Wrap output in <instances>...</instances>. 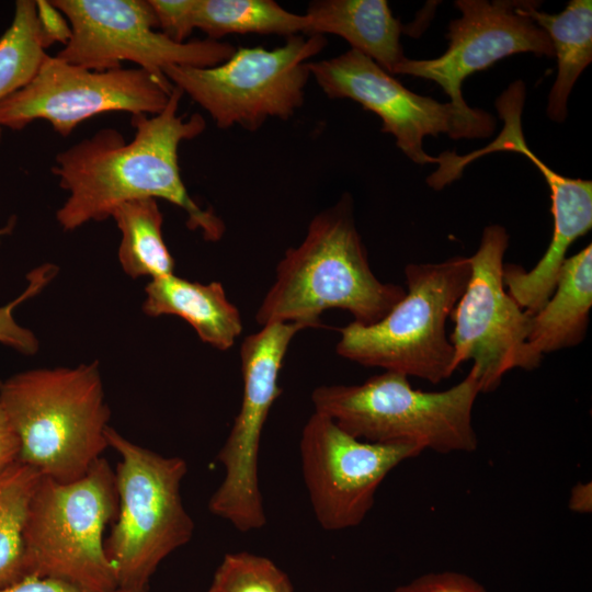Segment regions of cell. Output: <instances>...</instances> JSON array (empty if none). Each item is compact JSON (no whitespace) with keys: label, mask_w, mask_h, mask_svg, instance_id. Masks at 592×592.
<instances>
[{"label":"cell","mask_w":592,"mask_h":592,"mask_svg":"<svg viewBox=\"0 0 592 592\" xmlns=\"http://www.w3.org/2000/svg\"><path fill=\"white\" fill-rule=\"evenodd\" d=\"M105 435L121 458L114 470L118 510L105 553L118 591L148 592L159 565L194 533L181 494L187 464L143 447L112 426Z\"/></svg>","instance_id":"obj_5"},{"label":"cell","mask_w":592,"mask_h":592,"mask_svg":"<svg viewBox=\"0 0 592 592\" xmlns=\"http://www.w3.org/2000/svg\"><path fill=\"white\" fill-rule=\"evenodd\" d=\"M471 274L467 257L405 267L403 298L379 321H352L340 328L337 353L367 367H379L432 384L457 369L446 321Z\"/></svg>","instance_id":"obj_7"},{"label":"cell","mask_w":592,"mask_h":592,"mask_svg":"<svg viewBox=\"0 0 592 592\" xmlns=\"http://www.w3.org/2000/svg\"><path fill=\"white\" fill-rule=\"evenodd\" d=\"M305 14L306 35H338L391 75L406 58L400 45L403 25L385 0H317Z\"/></svg>","instance_id":"obj_16"},{"label":"cell","mask_w":592,"mask_h":592,"mask_svg":"<svg viewBox=\"0 0 592 592\" xmlns=\"http://www.w3.org/2000/svg\"><path fill=\"white\" fill-rule=\"evenodd\" d=\"M191 25L219 41L229 34L294 36L307 34L306 14L285 10L273 0H191Z\"/></svg>","instance_id":"obj_20"},{"label":"cell","mask_w":592,"mask_h":592,"mask_svg":"<svg viewBox=\"0 0 592 592\" xmlns=\"http://www.w3.org/2000/svg\"><path fill=\"white\" fill-rule=\"evenodd\" d=\"M111 217L122 235L117 255L128 276L152 280L174 273V260L162 236L163 216L157 200L123 203Z\"/></svg>","instance_id":"obj_21"},{"label":"cell","mask_w":592,"mask_h":592,"mask_svg":"<svg viewBox=\"0 0 592 592\" xmlns=\"http://www.w3.org/2000/svg\"><path fill=\"white\" fill-rule=\"evenodd\" d=\"M57 267L46 263L27 274L26 288L12 301L0 306V343L14 351L30 356L39 349V342L35 334L27 328L22 327L14 318L15 308L27 299L39 294L53 280Z\"/></svg>","instance_id":"obj_25"},{"label":"cell","mask_w":592,"mask_h":592,"mask_svg":"<svg viewBox=\"0 0 592 592\" xmlns=\"http://www.w3.org/2000/svg\"><path fill=\"white\" fill-rule=\"evenodd\" d=\"M322 35H294L277 47H238L216 66L172 65L164 77L205 110L218 128L259 129L269 118L288 119L305 101L310 59Z\"/></svg>","instance_id":"obj_8"},{"label":"cell","mask_w":592,"mask_h":592,"mask_svg":"<svg viewBox=\"0 0 592 592\" xmlns=\"http://www.w3.org/2000/svg\"><path fill=\"white\" fill-rule=\"evenodd\" d=\"M117 510L114 469L103 457L71 482L42 476L24 526L26 577L62 581L86 592L117 591L103 539Z\"/></svg>","instance_id":"obj_6"},{"label":"cell","mask_w":592,"mask_h":592,"mask_svg":"<svg viewBox=\"0 0 592 592\" xmlns=\"http://www.w3.org/2000/svg\"><path fill=\"white\" fill-rule=\"evenodd\" d=\"M299 451L312 511L326 531L361 524L386 476L423 452L410 444L358 440L316 411L303 428Z\"/></svg>","instance_id":"obj_14"},{"label":"cell","mask_w":592,"mask_h":592,"mask_svg":"<svg viewBox=\"0 0 592 592\" xmlns=\"http://www.w3.org/2000/svg\"><path fill=\"white\" fill-rule=\"evenodd\" d=\"M592 307V244L567 258L546 304L532 314L527 350L534 365L544 354L579 345Z\"/></svg>","instance_id":"obj_18"},{"label":"cell","mask_w":592,"mask_h":592,"mask_svg":"<svg viewBox=\"0 0 592 592\" xmlns=\"http://www.w3.org/2000/svg\"><path fill=\"white\" fill-rule=\"evenodd\" d=\"M0 406L19 460L56 481L80 479L109 447L111 410L98 362L18 373L1 383Z\"/></svg>","instance_id":"obj_3"},{"label":"cell","mask_w":592,"mask_h":592,"mask_svg":"<svg viewBox=\"0 0 592 592\" xmlns=\"http://www.w3.org/2000/svg\"><path fill=\"white\" fill-rule=\"evenodd\" d=\"M394 592H488L474 578L457 571L431 572L409 583L399 585Z\"/></svg>","instance_id":"obj_26"},{"label":"cell","mask_w":592,"mask_h":592,"mask_svg":"<svg viewBox=\"0 0 592 592\" xmlns=\"http://www.w3.org/2000/svg\"><path fill=\"white\" fill-rule=\"evenodd\" d=\"M172 90L166 77L140 68L98 71L47 55L33 79L0 103V127L20 130L43 119L68 137L98 114H158Z\"/></svg>","instance_id":"obj_11"},{"label":"cell","mask_w":592,"mask_h":592,"mask_svg":"<svg viewBox=\"0 0 592 592\" xmlns=\"http://www.w3.org/2000/svg\"><path fill=\"white\" fill-rule=\"evenodd\" d=\"M50 46L39 23L36 1L18 0L11 24L0 37V103L33 79Z\"/></svg>","instance_id":"obj_23"},{"label":"cell","mask_w":592,"mask_h":592,"mask_svg":"<svg viewBox=\"0 0 592 592\" xmlns=\"http://www.w3.org/2000/svg\"><path fill=\"white\" fill-rule=\"evenodd\" d=\"M20 443L0 406V470L19 459Z\"/></svg>","instance_id":"obj_30"},{"label":"cell","mask_w":592,"mask_h":592,"mask_svg":"<svg viewBox=\"0 0 592 592\" xmlns=\"http://www.w3.org/2000/svg\"><path fill=\"white\" fill-rule=\"evenodd\" d=\"M538 3L526 0L523 10L550 38L558 73L549 93L547 114L553 121L563 122L568 96L592 60V2L571 0L563 11L555 14L539 11Z\"/></svg>","instance_id":"obj_19"},{"label":"cell","mask_w":592,"mask_h":592,"mask_svg":"<svg viewBox=\"0 0 592 592\" xmlns=\"http://www.w3.org/2000/svg\"><path fill=\"white\" fill-rule=\"evenodd\" d=\"M166 35L178 43L187 42L193 32L190 12L191 0H148Z\"/></svg>","instance_id":"obj_27"},{"label":"cell","mask_w":592,"mask_h":592,"mask_svg":"<svg viewBox=\"0 0 592 592\" xmlns=\"http://www.w3.org/2000/svg\"><path fill=\"white\" fill-rule=\"evenodd\" d=\"M37 14L42 30L50 45L54 43L66 44L71 34L68 21L50 1L37 0Z\"/></svg>","instance_id":"obj_28"},{"label":"cell","mask_w":592,"mask_h":592,"mask_svg":"<svg viewBox=\"0 0 592 592\" xmlns=\"http://www.w3.org/2000/svg\"><path fill=\"white\" fill-rule=\"evenodd\" d=\"M569 509L577 513H590L592 510L591 482H578L570 491Z\"/></svg>","instance_id":"obj_31"},{"label":"cell","mask_w":592,"mask_h":592,"mask_svg":"<svg viewBox=\"0 0 592 592\" xmlns=\"http://www.w3.org/2000/svg\"><path fill=\"white\" fill-rule=\"evenodd\" d=\"M206 592H294V587L272 559L236 551L224 556Z\"/></svg>","instance_id":"obj_24"},{"label":"cell","mask_w":592,"mask_h":592,"mask_svg":"<svg viewBox=\"0 0 592 592\" xmlns=\"http://www.w3.org/2000/svg\"><path fill=\"white\" fill-rule=\"evenodd\" d=\"M182 95L173 87L161 112L132 116L135 134L128 143L117 129L105 127L56 155L52 172L68 193L56 213L65 231L104 220L123 203L162 198L183 209L187 227L205 240L224 236V221L191 197L181 177L180 144L206 128L198 113L178 115Z\"/></svg>","instance_id":"obj_1"},{"label":"cell","mask_w":592,"mask_h":592,"mask_svg":"<svg viewBox=\"0 0 592 592\" xmlns=\"http://www.w3.org/2000/svg\"><path fill=\"white\" fill-rule=\"evenodd\" d=\"M525 1L457 0L459 19L448 25L446 52L433 59L405 58L394 75H408L436 82L462 113L476 114L462 94V83L471 73L519 53L554 57L548 34L523 10Z\"/></svg>","instance_id":"obj_15"},{"label":"cell","mask_w":592,"mask_h":592,"mask_svg":"<svg viewBox=\"0 0 592 592\" xmlns=\"http://www.w3.org/2000/svg\"><path fill=\"white\" fill-rule=\"evenodd\" d=\"M309 69L328 98L350 99L375 113L383 122L382 130L392 135L397 147L419 164L437 162L436 157L423 150L428 135L481 138L494 130L496 121L486 111L469 115L451 102L417 94L369 57L351 48L329 59L310 61Z\"/></svg>","instance_id":"obj_13"},{"label":"cell","mask_w":592,"mask_h":592,"mask_svg":"<svg viewBox=\"0 0 592 592\" xmlns=\"http://www.w3.org/2000/svg\"><path fill=\"white\" fill-rule=\"evenodd\" d=\"M405 295L402 286L384 283L373 273L346 194L317 214L303 241L285 251L255 319L261 327L296 322L317 328L321 314L340 308L354 322L372 325Z\"/></svg>","instance_id":"obj_2"},{"label":"cell","mask_w":592,"mask_h":592,"mask_svg":"<svg viewBox=\"0 0 592 592\" xmlns=\"http://www.w3.org/2000/svg\"><path fill=\"white\" fill-rule=\"evenodd\" d=\"M479 394L471 368L441 391L414 389L408 376L385 371L362 384L319 386L311 401L316 412L358 440L448 454L477 448L473 408Z\"/></svg>","instance_id":"obj_4"},{"label":"cell","mask_w":592,"mask_h":592,"mask_svg":"<svg viewBox=\"0 0 592 592\" xmlns=\"http://www.w3.org/2000/svg\"><path fill=\"white\" fill-rule=\"evenodd\" d=\"M305 329L308 327L303 323L273 322L241 343L242 399L216 456L224 478L208 501V510L242 533L266 523L259 485L260 442L271 408L282 394L278 378L285 354L293 338Z\"/></svg>","instance_id":"obj_9"},{"label":"cell","mask_w":592,"mask_h":592,"mask_svg":"<svg viewBox=\"0 0 592 592\" xmlns=\"http://www.w3.org/2000/svg\"><path fill=\"white\" fill-rule=\"evenodd\" d=\"M508 246L504 227H485L477 251L469 257L466 289L452 312L454 364L458 368L473 362L480 392L496 390L513 368H536L527 350L532 314L517 305L503 283Z\"/></svg>","instance_id":"obj_12"},{"label":"cell","mask_w":592,"mask_h":592,"mask_svg":"<svg viewBox=\"0 0 592 592\" xmlns=\"http://www.w3.org/2000/svg\"><path fill=\"white\" fill-rule=\"evenodd\" d=\"M15 221L11 218L4 226L0 227V240L12 232Z\"/></svg>","instance_id":"obj_32"},{"label":"cell","mask_w":592,"mask_h":592,"mask_svg":"<svg viewBox=\"0 0 592 592\" xmlns=\"http://www.w3.org/2000/svg\"><path fill=\"white\" fill-rule=\"evenodd\" d=\"M0 592H86L69 583L37 577H25L19 582L0 589ZM121 592V591H115Z\"/></svg>","instance_id":"obj_29"},{"label":"cell","mask_w":592,"mask_h":592,"mask_svg":"<svg viewBox=\"0 0 592 592\" xmlns=\"http://www.w3.org/2000/svg\"><path fill=\"white\" fill-rule=\"evenodd\" d=\"M71 34L56 55L71 65L104 71L123 61L164 77L172 65L212 67L228 59L236 47L210 38L178 43L161 31L145 0H53Z\"/></svg>","instance_id":"obj_10"},{"label":"cell","mask_w":592,"mask_h":592,"mask_svg":"<svg viewBox=\"0 0 592 592\" xmlns=\"http://www.w3.org/2000/svg\"><path fill=\"white\" fill-rule=\"evenodd\" d=\"M1 383H2V382H0V386H1Z\"/></svg>","instance_id":"obj_33"},{"label":"cell","mask_w":592,"mask_h":592,"mask_svg":"<svg viewBox=\"0 0 592 592\" xmlns=\"http://www.w3.org/2000/svg\"><path fill=\"white\" fill-rule=\"evenodd\" d=\"M42 476L19 459L0 470V589L26 577L24 526Z\"/></svg>","instance_id":"obj_22"},{"label":"cell","mask_w":592,"mask_h":592,"mask_svg":"<svg viewBox=\"0 0 592 592\" xmlns=\"http://www.w3.org/2000/svg\"><path fill=\"white\" fill-rule=\"evenodd\" d=\"M145 293L143 310L146 315L178 316L204 343L215 349L229 350L241 334L240 312L219 282L202 284L173 273L150 280Z\"/></svg>","instance_id":"obj_17"}]
</instances>
